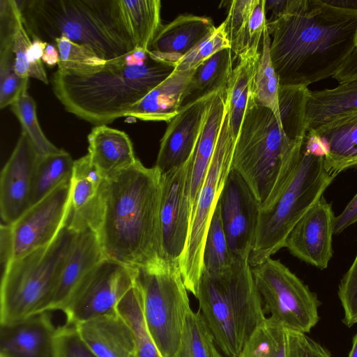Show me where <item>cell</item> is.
Wrapping results in <instances>:
<instances>
[{
    "label": "cell",
    "mask_w": 357,
    "mask_h": 357,
    "mask_svg": "<svg viewBox=\"0 0 357 357\" xmlns=\"http://www.w3.org/2000/svg\"><path fill=\"white\" fill-rule=\"evenodd\" d=\"M226 48H230V44L226 23L224 21L179 59L176 64L175 70L196 69L215 53Z\"/></svg>",
    "instance_id": "41"
},
{
    "label": "cell",
    "mask_w": 357,
    "mask_h": 357,
    "mask_svg": "<svg viewBox=\"0 0 357 357\" xmlns=\"http://www.w3.org/2000/svg\"><path fill=\"white\" fill-rule=\"evenodd\" d=\"M94 231L105 259L130 268H158L164 261L160 218L161 174L137 159L103 181Z\"/></svg>",
    "instance_id": "2"
},
{
    "label": "cell",
    "mask_w": 357,
    "mask_h": 357,
    "mask_svg": "<svg viewBox=\"0 0 357 357\" xmlns=\"http://www.w3.org/2000/svg\"><path fill=\"white\" fill-rule=\"evenodd\" d=\"M357 222V194L351 199L344 211L333 220V234H340Z\"/></svg>",
    "instance_id": "47"
},
{
    "label": "cell",
    "mask_w": 357,
    "mask_h": 357,
    "mask_svg": "<svg viewBox=\"0 0 357 357\" xmlns=\"http://www.w3.org/2000/svg\"><path fill=\"white\" fill-rule=\"evenodd\" d=\"M340 84L357 80V50L351 54L332 77Z\"/></svg>",
    "instance_id": "48"
},
{
    "label": "cell",
    "mask_w": 357,
    "mask_h": 357,
    "mask_svg": "<svg viewBox=\"0 0 357 357\" xmlns=\"http://www.w3.org/2000/svg\"><path fill=\"white\" fill-rule=\"evenodd\" d=\"M327 144L326 169L331 173L357 167V114L336 119L315 130Z\"/></svg>",
    "instance_id": "28"
},
{
    "label": "cell",
    "mask_w": 357,
    "mask_h": 357,
    "mask_svg": "<svg viewBox=\"0 0 357 357\" xmlns=\"http://www.w3.org/2000/svg\"><path fill=\"white\" fill-rule=\"evenodd\" d=\"M196 298L214 342L225 357H238L266 319L249 257H236L222 274L203 271Z\"/></svg>",
    "instance_id": "6"
},
{
    "label": "cell",
    "mask_w": 357,
    "mask_h": 357,
    "mask_svg": "<svg viewBox=\"0 0 357 357\" xmlns=\"http://www.w3.org/2000/svg\"><path fill=\"white\" fill-rule=\"evenodd\" d=\"M337 174L328 172L324 158L303 151L301 159L275 202L260 210L249 264L254 267L284 248L301 218L321 197Z\"/></svg>",
    "instance_id": "8"
},
{
    "label": "cell",
    "mask_w": 357,
    "mask_h": 357,
    "mask_svg": "<svg viewBox=\"0 0 357 357\" xmlns=\"http://www.w3.org/2000/svg\"><path fill=\"white\" fill-rule=\"evenodd\" d=\"M264 310L284 328L307 334L319 319L315 294L279 260L268 258L252 267Z\"/></svg>",
    "instance_id": "11"
},
{
    "label": "cell",
    "mask_w": 357,
    "mask_h": 357,
    "mask_svg": "<svg viewBox=\"0 0 357 357\" xmlns=\"http://www.w3.org/2000/svg\"><path fill=\"white\" fill-rule=\"evenodd\" d=\"M54 357H98L80 337L75 324L57 326L53 339Z\"/></svg>",
    "instance_id": "42"
},
{
    "label": "cell",
    "mask_w": 357,
    "mask_h": 357,
    "mask_svg": "<svg viewBox=\"0 0 357 357\" xmlns=\"http://www.w3.org/2000/svg\"><path fill=\"white\" fill-rule=\"evenodd\" d=\"M227 102V89L220 91L211 100L192 155L189 182L192 213L214 153Z\"/></svg>",
    "instance_id": "25"
},
{
    "label": "cell",
    "mask_w": 357,
    "mask_h": 357,
    "mask_svg": "<svg viewBox=\"0 0 357 357\" xmlns=\"http://www.w3.org/2000/svg\"><path fill=\"white\" fill-rule=\"evenodd\" d=\"M357 114V80L333 89L309 91L306 106L307 132L333 121Z\"/></svg>",
    "instance_id": "27"
},
{
    "label": "cell",
    "mask_w": 357,
    "mask_h": 357,
    "mask_svg": "<svg viewBox=\"0 0 357 357\" xmlns=\"http://www.w3.org/2000/svg\"><path fill=\"white\" fill-rule=\"evenodd\" d=\"M51 312L1 326L0 357H54L53 339L57 326Z\"/></svg>",
    "instance_id": "20"
},
{
    "label": "cell",
    "mask_w": 357,
    "mask_h": 357,
    "mask_svg": "<svg viewBox=\"0 0 357 357\" xmlns=\"http://www.w3.org/2000/svg\"><path fill=\"white\" fill-rule=\"evenodd\" d=\"M74 161L64 150L58 153L39 155L31 182V206L62 183L73 179Z\"/></svg>",
    "instance_id": "32"
},
{
    "label": "cell",
    "mask_w": 357,
    "mask_h": 357,
    "mask_svg": "<svg viewBox=\"0 0 357 357\" xmlns=\"http://www.w3.org/2000/svg\"><path fill=\"white\" fill-rule=\"evenodd\" d=\"M105 259L96 232L77 231L54 294L44 312H64L73 294L88 275Z\"/></svg>",
    "instance_id": "19"
},
{
    "label": "cell",
    "mask_w": 357,
    "mask_h": 357,
    "mask_svg": "<svg viewBox=\"0 0 357 357\" xmlns=\"http://www.w3.org/2000/svg\"><path fill=\"white\" fill-rule=\"evenodd\" d=\"M121 11L136 49L148 51L160 30V0H119Z\"/></svg>",
    "instance_id": "31"
},
{
    "label": "cell",
    "mask_w": 357,
    "mask_h": 357,
    "mask_svg": "<svg viewBox=\"0 0 357 357\" xmlns=\"http://www.w3.org/2000/svg\"><path fill=\"white\" fill-rule=\"evenodd\" d=\"M72 180L31 206L13 224L1 225L8 238L10 261L45 247L56 238L70 212Z\"/></svg>",
    "instance_id": "12"
},
{
    "label": "cell",
    "mask_w": 357,
    "mask_h": 357,
    "mask_svg": "<svg viewBox=\"0 0 357 357\" xmlns=\"http://www.w3.org/2000/svg\"><path fill=\"white\" fill-rule=\"evenodd\" d=\"M31 42V38L24 26L21 16L14 32L13 50L15 56V71L19 77L22 78H29L27 52Z\"/></svg>",
    "instance_id": "45"
},
{
    "label": "cell",
    "mask_w": 357,
    "mask_h": 357,
    "mask_svg": "<svg viewBox=\"0 0 357 357\" xmlns=\"http://www.w3.org/2000/svg\"><path fill=\"white\" fill-rule=\"evenodd\" d=\"M229 250L234 257H249L260 204L241 176L232 167L218 202Z\"/></svg>",
    "instance_id": "15"
},
{
    "label": "cell",
    "mask_w": 357,
    "mask_h": 357,
    "mask_svg": "<svg viewBox=\"0 0 357 357\" xmlns=\"http://www.w3.org/2000/svg\"><path fill=\"white\" fill-rule=\"evenodd\" d=\"M130 357H137L135 354H132Z\"/></svg>",
    "instance_id": "54"
},
{
    "label": "cell",
    "mask_w": 357,
    "mask_h": 357,
    "mask_svg": "<svg viewBox=\"0 0 357 357\" xmlns=\"http://www.w3.org/2000/svg\"><path fill=\"white\" fill-rule=\"evenodd\" d=\"M303 151L307 154L324 158L328 151L327 144L320 135L310 130L307 132Z\"/></svg>",
    "instance_id": "49"
},
{
    "label": "cell",
    "mask_w": 357,
    "mask_h": 357,
    "mask_svg": "<svg viewBox=\"0 0 357 357\" xmlns=\"http://www.w3.org/2000/svg\"><path fill=\"white\" fill-rule=\"evenodd\" d=\"M326 3L340 8L357 10V0H324Z\"/></svg>",
    "instance_id": "51"
},
{
    "label": "cell",
    "mask_w": 357,
    "mask_h": 357,
    "mask_svg": "<svg viewBox=\"0 0 357 357\" xmlns=\"http://www.w3.org/2000/svg\"><path fill=\"white\" fill-rule=\"evenodd\" d=\"M116 311L132 332L135 355L137 357H162L148 330L144 315L143 294L136 281L119 302Z\"/></svg>",
    "instance_id": "33"
},
{
    "label": "cell",
    "mask_w": 357,
    "mask_h": 357,
    "mask_svg": "<svg viewBox=\"0 0 357 357\" xmlns=\"http://www.w3.org/2000/svg\"><path fill=\"white\" fill-rule=\"evenodd\" d=\"M348 357H357V332L353 337L352 346Z\"/></svg>",
    "instance_id": "52"
},
{
    "label": "cell",
    "mask_w": 357,
    "mask_h": 357,
    "mask_svg": "<svg viewBox=\"0 0 357 357\" xmlns=\"http://www.w3.org/2000/svg\"><path fill=\"white\" fill-rule=\"evenodd\" d=\"M287 357H332L329 351L306 334L285 329Z\"/></svg>",
    "instance_id": "44"
},
{
    "label": "cell",
    "mask_w": 357,
    "mask_h": 357,
    "mask_svg": "<svg viewBox=\"0 0 357 357\" xmlns=\"http://www.w3.org/2000/svg\"><path fill=\"white\" fill-rule=\"evenodd\" d=\"M261 54V49L257 46H252L243 52L234 67L227 88L229 123L235 139L248 102L252 95L255 76Z\"/></svg>",
    "instance_id": "29"
},
{
    "label": "cell",
    "mask_w": 357,
    "mask_h": 357,
    "mask_svg": "<svg viewBox=\"0 0 357 357\" xmlns=\"http://www.w3.org/2000/svg\"><path fill=\"white\" fill-rule=\"evenodd\" d=\"M356 49L357 50V38H356Z\"/></svg>",
    "instance_id": "55"
},
{
    "label": "cell",
    "mask_w": 357,
    "mask_h": 357,
    "mask_svg": "<svg viewBox=\"0 0 357 357\" xmlns=\"http://www.w3.org/2000/svg\"><path fill=\"white\" fill-rule=\"evenodd\" d=\"M195 70H174L166 79L133 105L126 116L168 123L180 111L182 95Z\"/></svg>",
    "instance_id": "26"
},
{
    "label": "cell",
    "mask_w": 357,
    "mask_h": 357,
    "mask_svg": "<svg viewBox=\"0 0 357 357\" xmlns=\"http://www.w3.org/2000/svg\"><path fill=\"white\" fill-rule=\"evenodd\" d=\"M175 70L173 64L135 49L121 58L86 71L57 69L53 92L65 109L93 125L126 116L129 110Z\"/></svg>",
    "instance_id": "3"
},
{
    "label": "cell",
    "mask_w": 357,
    "mask_h": 357,
    "mask_svg": "<svg viewBox=\"0 0 357 357\" xmlns=\"http://www.w3.org/2000/svg\"><path fill=\"white\" fill-rule=\"evenodd\" d=\"M309 89L306 86H279L278 106L282 127L292 140L303 142L307 135L306 106Z\"/></svg>",
    "instance_id": "34"
},
{
    "label": "cell",
    "mask_w": 357,
    "mask_h": 357,
    "mask_svg": "<svg viewBox=\"0 0 357 357\" xmlns=\"http://www.w3.org/2000/svg\"><path fill=\"white\" fill-rule=\"evenodd\" d=\"M135 281L142 291L144 319L156 347L162 357H174L191 310L179 264L137 268Z\"/></svg>",
    "instance_id": "9"
},
{
    "label": "cell",
    "mask_w": 357,
    "mask_h": 357,
    "mask_svg": "<svg viewBox=\"0 0 357 357\" xmlns=\"http://www.w3.org/2000/svg\"><path fill=\"white\" fill-rule=\"evenodd\" d=\"M59 61V53L55 44L47 43L42 57L43 63L48 66L58 65Z\"/></svg>",
    "instance_id": "50"
},
{
    "label": "cell",
    "mask_w": 357,
    "mask_h": 357,
    "mask_svg": "<svg viewBox=\"0 0 357 357\" xmlns=\"http://www.w3.org/2000/svg\"><path fill=\"white\" fill-rule=\"evenodd\" d=\"M75 326L82 340L98 357H130L135 354L132 332L116 311Z\"/></svg>",
    "instance_id": "22"
},
{
    "label": "cell",
    "mask_w": 357,
    "mask_h": 357,
    "mask_svg": "<svg viewBox=\"0 0 357 357\" xmlns=\"http://www.w3.org/2000/svg\"><path fill=\"white\" fill-rule=\"evenodd\" d=\"M334 218L331 204L322 197L296 223L284 248L301 261L325 269L333 255Z\"/></svg>",
    "instance_id": "17"
},
{
    "label": "cell",
    "mask_w": 357,
    "mask_h": 357,
    "mask_svg": "<svg viewBox=\"0 0 357 357\" xmlns=\"http://www.w3.org/2000/svg\"><path fill=\"white\" fill-rule=\"evenodd\" d=\"M238 357H287L284 328L266 318L252 333Z\"/></svg>",
    "instance_id": "37"
},
{
    "label": "cell",
    "mask_w": 357,
    "mask_h": 357,
    "mask_svg": "<svg viewBox=\"0 0 357 357\" xmlns=\"http://www.w3.org/2000/svg\"><path fill=\"white\" fill-rule=\"evenodd\" d=\"M77 231L67 224L48 245L10 261L0 292V324L8 326L43 312L54 294Z\"/></svg>",
    "instance_id": "7"
},
{
    "label": "cell",
    "mask_w": 357,
    "mask_h": 357,
    "mask_svg": "<svg viewBox=\"0 0 357 357\" xmlns=\"http://www.w3.org/2000/svg\"><path fill=\"white\" fill-rule=\"evenodd\" d=\"M303 144L290 139L274 113L258 105L252 95L236 139L231 167L248 184L260 210L269 208L280 195L301 159Z\"/></svg>",
    "instance_id": "5"
},
{
    "label": "cell",
    "mask_w": 357,
    "mask_h": 357,
    "mask_svg": "<svg viewBox=\"0 0 357 357\" xmlns=\"http://www.w3.org/2000/svg\"><path fill=\"white\" fill-rule=\"evenodd\" d=\"M39 153L22 131L5 164L0 181V211L5 225L15 222L31 206L30 194Z\"/></svg>",
    "instance_id": "16"
},
{
    "label": "cell",
    "mask_w": 357,
    "mask_h": 357,
    "mask_svg": "<svg viewBox=\"0 0 357 357\" xmlns=\"http://www.w3.org/2000/svg\"><path fill=\"white\" fill-rule=\"evenodd\" d=\"M225 22L230 49L238 59L249 47L262 44L267 24L266 0L231 1Z\"/></svg>",
    "instance_id": "24"
},
{
    "label": "cell",
    "mask_w": 357,
    "mask_h": 357,
    "mask_svg": "<svg viewBox=\"0 0 357 357\" xmlns=\"http://www.w3.org/2000/svg\"><path fill=\"white\" fill-rule=\"evenodd\" d=\"M215 342L200 312L187 315L180 347L174 357H213Z\"/></svg>",
    "instance_id": "38"
},
{
    "label": "cell",
    "mask_w": 357,
    "mask_h": 357,
    "mask_svg": "<svg viewBox=\"0 0 357 357\" xmlns=\"http://www.w3.org/2000/svg\"><path fill=\"white\" fill-rule=\"evenodd\" d=\"M230 48L219 51L197 67L181 100V109L227 88L234 67Z\"/></svg>",
    "instance_id": "30"
},
{
    "label": "cell",
    "mask_w": 357,
    "mask_h": 357,
    "mask_svg": "<svg viewBox=\"0 0 357 357\" xmlns=\"http://www.w3.org/2000/svg\"><path fill=\"white\" fill-rule=\"evenodd\" d=\"M338 296L341 302L344 317L342 322L347 327L357 324V254L344 275L338 287Z\"/></svg>",
    "instance_id": "43"
},
{
    "label": "cell",
    "mask_w": 357,
    "mask_h": 357,
    "mask_svg": "<svg viewBox=\"0 0 357 357\" xmlns=\"http://www.w3.org/2000/svg\"><path fill=\"white\" fill-rule=\"evenodd\" d=\"M215 29L213 20L208 17L180 15L162 26L148 52L154 59L176 66L182 56Z\"/></svg>",
    "instance_id": "21"
},
{
    "label": "cell",
    "mask_w": 357,
    "mask_h": 357,
    "mask_svg": "<svg viewBox=\"0 0 357 357\" xmlns=\"http://www.w3.org/2000/svg\"><path fill=\"white\" fill-rule=\"evenodd\" d=\"M218 92L181 108L167 123L154 166L161 174L181 167L192 156L209 104Z\"/></svg>",
    "instance_id": "18"
},
{
    "label": "cell",
    "mask_w": 357,
    "mask_h": 357,
    "mask_svg": "<svg viewBox=\"0 0 357 357\" xmlns=\"http://www.w3.org/2000/svg\"><path fill=\"white\" fill-rule=\"evenodd\" d=\"M192 156L183 165L161 174L160 226L164 261L179 264L190 230L192 208L189 182Z\"/></svg>",
    "instance_id": "14"
},
{
    "label": "cell",
    "mask_w": 357,
    "mask_h": 357,
    "mask_svg": "<svg viewBox=\"0 0 357 357\" xmlns=\"http://www.w3.org/2000/svg\"><path fill=\"white\" fill-rule=\"evenodd\" d=\"M54 44L59 53L58 69L86 71L98 68L107 62L90 48L74 43L64 36L56 38Z\"/></svg>",
    "instance_id": "40"
},
{
    "label": "cell",
    "mask_w": 357,
    "mask_h": 357,
    "mask_svg": "<svg viewBox=\"0 0 357 357\" xmlns=\"http://www.w3.org/2000/svg\"><path fill=\"white\" fill-rule=\"evenodd\" d=\"M235 142L229 123L227 96L214 153L192 210L187 244L179 261L185 286L195 297L203 273V252L208 227L231 169Z\"/></svg>",
    "instance_id": "10"
},
{
    "label": "cell",
    "mask_w": 357,
    "mask_h": 357,
    "mask_svg": "<svg viewBox=\"0 0 357 357\" xmlns=\"http://www.w3.org/2000/svg\"><path fill=\"white\" fill-rule=\"evenodd\" d=\"M10 109L18 119L22 131L27 135L40 155L58 153L63 150L46 137L38 121L36 103L27 91L10 105Z\"/></svg>",
    "instance_id": "39"
},
{
    "label": "cell",
    "mask_w": 357,
    "mask_h": 357,
    "mask_svg": "<svg viewBox=\"0 0 357 357\" xmlns=\"http://www.w3.org/2000/svg\"><path fill=\"white\" fill-rule=\"evenodd\" d=\"M88 154L104 179L132 165L135 157L132 143L123 131L96 126L87 136Z\"/></svg>",
    "instance_id": "23"
},
{
    "label": "cell",
    "mask_w": 357,
    "mask_h": 357,
    "mask_svg": "<svg viewBox=\"0 0 357 357\" xmlns=\"http://www.w3.org/2000/svg\"><path fill=\"white\" fill-rule=\"evenodd\" d=\"M213 357H225L222 353H220L215 346L213 348Z\"/></svg>",
    "instance_id": "53"
},
{
    "label": "cell",
    "mask_w": 357,
    "mask_h": 357,
    "mask_svg": "<svg viewBox=\"0 0 357 357\" xmlns=\"http://www.w3.org/2000/svg\"><path fill=\"white\" fill-rule=\"evenodd\" d=\"M136 269L104 259L82 281L63 312L73 324L116 312L135 284Z\"/></svg>",
    "instance_id": "13"
},
{
    "label": "cell",
    "mask_w": 357,
    "mask_h": 357,
    "mask_svg": "<svg viewBox=\"0 0 357 357\" xmlns=\"http://www.w3.org/2000/svg\"><path fill=\"white\" fill-rule=\"evenodd\" d=\"M271 38L266 27L262 38L261 54L257 68L252 95L259 105L271 109L282 125L279 106V79L273 67L270 54Z\"/></svg>",
    "instance_id": "35"
},
{
    "label": "cell",
    "mask_w": 357,
    "mask_h": 357,
    "mask_svg": "<svg viewBox=\"0 0 357 357\" xmlns=\"http://www.w3.org/2000/svg\"><path fill=\"white\" fill-rule=\"evenodd\" d=\"M31 38L54 44L64 36L109 61L135 49L119 0L17 1Z\"/></svg>",
    "instance_id": "4"
},
{
    "label": "cell",
    "mask_w": 357,
    "mask_h": 357,
    "mask_svg": "<svg viewBox=\"0 0 357 357\" xmlns=\"http://www.w3.org/2000/svg\"><path fill=\"white\" fill-rule=\"evenodd\" d=\"M236 257L231 254L222 226L218 204L208 227L203 252V271L220 275L229 270Z\"/></svg>",
    "instance_id": "36"
},
{
    "label": "cell",
    "mask_w": 357,
    "mask_h": 357,
    "mask_svg": "<svg viewBox=\"0 0 357 357\" xmlns=\"http://www.w3.org/2000/svg\"><path fill=\"white\" fill-rule=\"evenodd\" d=\"M266 27L280 85L307 86L333 77L356 49L357 10L324 0H287Z\"/></svg>",
    "instance_id": "1"
},
{
    "label": "cell",
    "mask_w": 357,
    "mask_h": 357,
    "mask_svg": "<svg viewBox=\"0 0 357 357\" xmlns=\"http://www.w3.org/2000/svg\"><path fill=\"white\" fill-rule=\"evenodd\" d=\"M73 177L87 178L98 188L101 185L105 180L98 169L92 162L88 153L74 161Z\"/></svg>",
    "instance_id": "46"
}]
</instances>
